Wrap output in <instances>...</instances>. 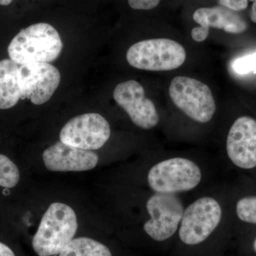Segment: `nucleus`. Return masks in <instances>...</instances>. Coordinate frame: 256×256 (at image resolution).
Masks as SVG:
<instances>
[{"label":"nucleus","instance_id":"obj_20","mask_svg":"<svg viewBox=\"0 0 256 256\" xmlns=\"http://www.w3.org/2000/svg\"><path fill=\"white\" fill-rule=\"evenodd\" d=\"M222 6L235 12L242 11L246 9L248 0H218Z\"/></svg>","mask_w":256,"mask_h":256},{"label":"nucleus","instance_id":"obj_3","mask_svg":"<svg viewBox=\"0 0 256 256\" xmlns=\"http://www.w3.org/2000/svg\"><path fill=\"white\" fill-rule=\"evenodd\" d=\"M182 45L169 38L143 40L130 47L126 58L134 68L151 72L174 70L186 60Z\"/></svg>","mask_w":256,"mask_h":256},{"label":"nucleus","instance_id":"obj_23","mask_svg":"<svg viewBox=\"0 0 256 256\" xmlns=\"http://www.w3.org/2000/svg\"><path fill=\"white\" fill-rule=\"evenodd\" d=\"M12 0H0V5H2V6H8L11 4Z\"/></svg>","mask_w":256,"mask_h":256},{"label":"nucleus","instance_id":"obj_8","mask_svg":"<svg viewBox=\"0 0 256 256\" xmlns=\"http://www.w3.org/2000/svg\"><path fill=\"white\" fill-rule=\"evenodd\" d=\"M110 136V127L98 114H86L70 119L60 132V142L86 150L100 149Z\"/></svg>","mask_w":256,"mask_h":256},{"label":"nucleus","instance_id":"obj_10","mask_svg":"<svg viewBox=\"0 0 256 256\" xmlns=\"http://www.w3.org/2000/svg\"><path fill=\"white\" fill-rule=\"evenodd\" d=\"M114 100L138 127L152 129L159 124L160 117L152 101L146 97L144 88L134 80L120 82L114 92Z\"/></svg>","mask_w":256,"mask_h":256},{"label":"nucleus","instance_id":"obj_15","mask_svg":"<svg viewBox=\"0 0 256 256\" xmlns=\"http://www.w3.org/2000/svg\"><path fill=\"white\" fill-rule=\"evenodd\" d=\"M60 256H112V254L104 244L87 237H80L69 242Z\"/></svg>","mask_w":256,"mask_h":256},{"label":"nucleus","instance_id":"obj_5","mask_svg":"<svg viewBox=\"0 0 256 256\" xmlns=\"http://www.w3.org/2000/svg\"><path fill=\"white\" fill-rule=\"evenodd\" d=\"M169 94L174 105L196 122H210L215 114L216 106L210 87L196 79L175 77Z\"/></svg>","mask_w":256,"mask_h":256},{"label":"nucleus","instance_id":"obj_22","mask_svg":"<svg viewBox=\"0 0 256 256\" xmlns=\"http://www.w3.org/2000/svg\"><path fill=\"white\" fill-rule=\"evenodd\" d=\"M252 2V10H250V20L252 22L256 23V0H249Z\"/></svg>","mask_w":256,"mask_h":256},{"label":"nucleus","instance_id":"obj_14","mask_svg":"<svg viewBox=\"0 0 256 256\" xmlns=\"http://www.w3.org/2000/svg\"><path fill=\"white\" fill-rule=\"evenodd\" d=\"M18 68L12 60H0V110L14 107L21 98Z\"/></svg>","mask_w":256,"mask_h":256},{"label":"nucleus","instance_id":"obj_12","mask_svg":"<svg viewBox=\"0 0 256 256\" xmlns=\"http://www.w3.org/2000/svg\"><path fill=\"white\" fill-rule=\"evenodd\" d=\"M193 18L200 25L192 31V38L196 42L206 40L210 28L230 34L242 33L248 28L246 22L236 12L223 6L200 8L194 13Z\"/></svg>","mask_w":256,"mask_h":256},{"label":"nucleus","instance_id":"obj_21","mask_svg":"<svg viewBox=\"0 0 256 256\" xmlns=\"http://www.w3.org/2000/svg\"><path fill=\"white\" fill-rule=\"evenodd\" d=\"M0 256H15V255L8 246L0 242Z\"/></svg>","mask_w":256,"mask_h":256},{"label":"nucleus","instance_id":"obj_18","mask_svg":"<svg viewBox=\"0 0 256 256\" xmlns=\"http://www.w3.org/2000/svg\"><path fill=\"white\" fill-rule=\"evenodd\" d=\"M232 68L236 73L240 75H246L250 73L256 74V52L234 60Z\"/></svg>","mask_w":256,"mask_h":256},{"label":"nucleus","instance_id":"obj_6","mask_svg":"<svg viewBox=\"0 0 256 256\" xmlns=\"http://www.w3.org/2000/svg\"><path fill=\"white\" fill-rule=\"evenodd\" d=\"M222 216V208L214 198H198L184 212L178 232L182 242L190 246L201 244L218 226Z\"/></svg>","mask_w":256,"mask_h":256},{"label":"nucleus","instance_id":"obj_11","mask_svg":"<svg viewBox=\"0 0 256 256\" xmlns=\"http://www.w3.org/2000/svg\"><path fill=\"white\" fill-rule=\"evenodd\" d=\"M229 159L242 169L256 166V120L242 116L232 124L226 140Z\"/></svg>","mask_w":256,"mask_h":256},{"label":"nucleus","instance_id":"obj_19","mask_svg":"<svg viewBox=\"0 0 256 256\" xmlns=\"http://www.w3.org/2000/svg\"><path fill=\"white\" fill-rule=\"evenodd\" d=\"M161 0H128L130 6L134 10H149L154 9Z\"/></svg>","mask_w":256,"mask_h":256},{"label":"nucleus","instance_id":"obj_17","mask_svg":"<svg viewBox=\"0 0 256 256\" xmlns=\"http://www.w3.org/2000/svg\"><path fill=\"white\" fill-rule=\"evenodd\" d=\"M237 216L242 222L256 224V196H248L236 204Z\"/></svg>","mask_w":256,"mask_h":256},{"label":"nucleus","instance_id":"obj_7","mask_svg":"<svg viewBox=\"0 0 256 256\" xmlns=\"http://www.w3.org/2000/svg\"><path fill=\"white\" fill-rule=\"evenodd\" d=\"M146 208L150 218L144 224V230L156 242L172 236L181 223L183 204L175 194L156 193L150 197Z\"/></svg>","mask_w":256,"mask_h":256},{"label":"nucleus","instance_id":"obj_13","mask_svg":"<svg viewBox=\"0 0 256 256\" xmlns=\"http://www.w3.org/2000/svg\"><path fill=\"white\" fill-rule=\"evenodd\" d=\"M45 166L52 172H84L96 168L98 156L92 150H86L56 142L43 153Z\"/></svg>","mask_w":256,"mask_h":256},{"label":"nucleus","instance_id":"obj_9","mask_svg":"<svg viewBox=\"0 0 256 256\" xmlns=\"http://www.w3.org/2000/svg\"><path fill=\"white\" fill-rule=\"evenodd\" d=\"M21 99H28L35 105L50 100L60 82L58 68L48 63H30L20 65Z\"/></svg>","mask_w":256,"mask_h":256},{"label":"nucleus","instance_id":"obj_24","mask_svg":"<svg viewBox=\"0 0 256 256\" xmlns=\"http://www.w3.org/2000/svg\"><path fill=\"white\" fill-rule=\"evenodd\" d=\"M254 250H255V252H256V238L255 242H254Z\"/></svg>","mask_w":256,"mask_h":256},{"label":"nucleus","instance_id":"obj_16","mask_svg":"<svg viewBox=\"0 0 256 256\" xmlns=\"http://www.w3.org/2000/svg\"><path fill=\"white\" fill-rule=\"evenodd\" d=\"M20 178L16 165L8 156L0 154V186L13 188L18 184Z\"/></svg>","mask_w":256,"mask_h":256},{"label":"nucleus","instance_id":"obj_1","mask_svg":"<svg viewBox=\"0 0 256 256\" xmlns=\"http://www.w3.org/2000/svg\"><path fill=\"white\" fill-rule=\"evenodd\" d=\"M63 50L58 32L47 23H37L22 30L10 42L8 54L18 65L48 63L56 60Z\"/></svg>","mask_w":256,"mask_h":256},{"label":"nucleus","instance_id":"obj_2","mask_svg":"<svg viewBox=\"0 0 256 256\" xmlns=\"http://www.w3.org/2000/svg\"><path fill=\"white\" fill-rule=\"evenodd\" d=\"M77 229L78 220L73 208L63 203L52 204L32 240L34 250L38 256L60 254L73 240Z\"/></svg>","mask_w":256,"mask_h":256},{"label":"nucleus","instance_id":"obj_4","mask_svg":"<svg viewBox=\"0 0 256 256\" xmlns=\"http://www.w3.org/2000/svg\"><path fill=\"white\" fill-rule=\"evenodd\" d=\"M202 180L200 166L192 160L175 158L160 162L150 170L148 182L156 193L188 192L198 186Z\"/></svg>","mask_w":256,"mask_h":256}]
</instances>
